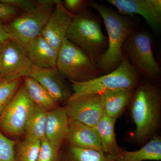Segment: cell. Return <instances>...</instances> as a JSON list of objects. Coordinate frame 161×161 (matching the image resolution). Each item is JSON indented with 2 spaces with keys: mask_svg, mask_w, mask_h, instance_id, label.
Wrapping results in <instances>:
<instances>
[{
  "mask_svg": "<svg viewBox=\"0 0 161 161\" xmlns=\"http://www.w3.org/2000/svg\"><path fill=\"white\" fill-rule=\"evenodd\" d=\"M89 6L97 10L102 18L108 32V48L97 64L100 74H108L119 65L124 57L123 46L132 34V26L127 18L112 8L90 1Z\"/></svg>",
  "mask_w": 161,
  "mask_h": 161,
  "instance_id": "cell-1",
  "label": "cell"
},
{
  "mask_svg": "<svg viewBox=\"0 0 161 161\" xmlns=\"http://www.w3.org/2000/svg\"><path fill=\"white\" fill-rule=\"evenodd\" d=\"M131 103V115L136 126L135 138L143 144L154 136L159 126L160 93L152 84L140 83Z\"/></svg>",
  "mask_w": 161,
  "mask_h": 161,
  "instance_id": "cell-2",
  "label": "cell"
},
{
  "mask_svg": "<svg viewBox=\"0 0 161 161\" xmlns=\"http://www.w3.org/2000/svg\"><path fill=\"white\" fill-rule=\"evenodd\" d=\"M66 38L82 49L96 66L108 48V38L98 19L87 9L75 15Z\"/></svg>",
  "mask_w": 161,
  "mask_h": 161,
  "instance_id": "cell-3",
  "label": "cell"
},
{
  "mask_svg": "<svg viewBox=\"0 0 161 161\" xmlns=\"http://www.w3.org/2000/svg\"><path fill=\"white\" fill-rule=\"evenodd\" d=\"M70 83L73 95L69 100L87 94H102L121 89H135L140 82L137 72L124 54L119 65L112 72L87 81Z\"/></svg>",
  "mask_w": 161,
  "mask_h": 161,
  "instance_id": "cell-4",
  "label": "cell"
},
{
  "mask_svg": "<svg viewBox=\"0 0 161 161\" xmlns=\"http://www.w3.org/2000/svg\"><path fill=\"white\" fill-rule=\"evenodd\" d=\"M57 0H39L36 7L22 13L6 23L11 40L24 47L41 34L50 17Z\"/></svg>",
  "mask_w": 161,
  "mask_h": 161,
  "instance_id": "cell-5",
  "label": "cell"
},
{
  "mask_svg": "<svg viewBox=\"0 0 161 161\" xmlns=\"http://www.w3.org/2000/svg\"><path fill=\"white\" fill-rule=\"evenodd\" d=\"M56 69L69 82H84L101 75L88 55L66 37L58 52Z\"/></svg>",
  "mask_w": 161,
  "mask_h": 161,
  "instance_id": "cell-6",
  "label": "cell"
},
{
  "mask_svg": "<svg viewBox=\"0 0 161 161\" xmlns=\"http://www.w3.org/2000/svg\"><path fill=\"white\" fill-rule=\"evenodd\" d=\"M127 58L137 72L149 78H155L161 68L153 55L151 38L144 32L132 33L124 43Z\"/></svg>",
  "mask_w": 161,
  "mask_h": 161,
  "instance_id": "cell-7",
  "label": "cell"
},
{
  "mask_svg": "<svg viewBox=\"0 0 161 161\" xmlns=\"http://www.w3.org/2000/svg\"><path fill=\"white\" fill-rule=\"evenodd\" d=\"M34 105L22 81L14 97L0 116V130L11 135L24 134Z\"/></svg>",
  "mask_w": 161,
  "mask_h": 161,
  "instance_id": "cell-8",
  "label": "cell"
},
{
  "mask_svg": "<svg viewBox=\"0 0 161 161\" xmlns=\"http://www.w3.org/2000/svg\"><path fill=\"white\" fill-rule=\"evenodd\" d=\"M33 66L24 47L11 39L5 43L0 55V75L3 81L29 77Z\"/></svg>",
  "mask_w": 161,
  "mask_h": 161,
  "instance_id": "cell-9",
  "label": "cell"
},
{
  "mask_svg": "<svg viewBox=\"0 0 161 161\" xmlns=\"http://www.w3.org/2000/svg\"><path fill=\"white\" fill-rule=\"evenodd\" d=\"M63 108L70 119L93 128L104 115L101 94L81 95L68 101Z\"/></svg>",
  "mask_w": 161,
  "mask_h": 161,
  "instance_id": "cell-10",
  "label": "cell"
},
{
  "mask_svg": "<svg viewBox=\"0 0 161 161\" xmlns=\"http://www.w3.org/2000/svg\"><path fill=\"white\" fill-rule=\"evenodd\" d=\"M29 77L37 81L58 104L66 103L73 95V91L66 79L56 68H42L33 66Z\"/></svg>",
  "mask_w": 161,
  "mask_h": 161,
  "instance_id": "cell-11",
  "label": "cell"
},
{
  "mask_svg": "<svg viewBox=\"0 0 161 161\" xmlns=\"http://www.w3.org/2000/svg\"><path fill=\"white\" fill-rule=\"evenodd\" d=\"M74 16L64 8L62 1L57 0L53 13L41 35L58 52Z\"/></svg>",
  "mask_w": 161,
  "mask_h": 161,
  "instance_id": "cell-12",
  "label": "cell"
},
{
  "mask_svg": "<svg viewBox=\"0 0 161 161\" xmlns=\"http://www.w3.org/2000/svg\"><path fill=\"white\" fill-rule=\"evenodd\" d=\"M107 2L124 14L142 16L153 29L158 30L160 28L161 14L156 11L151 0H108Z\"/></svg>",
  "mask_w": 161,
  "mask_h": 161,
  "instance_id": "cell-13",
  "label": "cell"
},
{
  "mask_svg": "<svg viewBox=\"0 0 161 161\" xmlns=\"http://www.w3.org/2000/svg\"><path fill=\"white\" fill-rule=\"evenodd\" d=\"M69 119L63 107L58 106L47 112L45 137L59 150L66 139Z\"/></svg>",
  "mask_w": 161,
  "mask_h": 161,
  "instance_id": "cell-14",
  "label": "cell"
},
{
  "mask_svg": "<svg viewBox=\"0 0 161 161\" xmlns=\"http://www.w3.org/2000/svg\"><path fill=\"white\" fill-rule=\"evenodd\" d=\"M66 140L72 147L103 151L100 140L94 127L70 119Z\"/></svg>",
  "mask_w": 161,
  "mask_h": 161,
  "instance_id": "cell-15",
  "label": "cell"
},
{
  "mask_svg": "<svg viewBox=\"0 0 161 161\" xmlns=\"http://www.w3.org/2000/svg\"><path fill=\"white\" fill-rule=\"evenodd\" d=\"M33 66L42 68H56L58 51L52 46L42 35L37 37L26 48Z\"/></svg>",
  "mask_w": 161,
  "mask_h": 161,
  "instance_id": "cell-16",
  "label": "cell"
},
{
  "mask_svg": "<svg viewBox=\"0 0 161 161\" xmlns=\"http://www.w3.org/2000/svg\"><path fill=\"white\" fill-rule=\"evenodd\" d=\"M135 90H115L101 94L104 115L116 120L131 103Z\"/></svg>",
  "mask_w": 161,
  "mask_h": 161,
  "instance_id": "cell-17",
  "label": "cell"
},
{
  "mask_svg": "<svg viewBox=\"0 0 161 161\" xmlns=\"http://www.w3.org/2000/svg\"><path fill=\"white\" fill-rule=\"evenodd\" d=\"M116 121L104 115L94 128L100 140L102 151L118 158L123 149L119 146L115 137Z\"/></svg>",
  "mask_w": 161,
  "mask_h": 161,
  "instance_id": "cell-18",
  "label": "cell"
},
{
  "mask_svg": "<svg viewBox=\"0 0 161 161\" xmlns=\"http://www.w3.org/2000/svg\"><path fill=\"white\" fill-rule=\"evenodd\" d=\"M161 160V139L154 135L140 149L134 151L123 150L117 161H159Z\"/></svg>",
  "mask_w": 161,
  "mask_h": 161,
  "instance_id": "cell-19",
  "label": "cell"
},
{
  "mask_svg": "<svg viewBox=\"0 0 161 161\" xmlns=\"http://www.w3.org/2000/svg\"><path fill=\"white\" fill-rule=\"evenodd\" d=\"M23 82L35 105L48 112L58 106L46 90L37 81L30 77L23 78Z\"/></svg>",
  "mask_w": 161,
  "mask_h": 161,
  "instance_id": "cell-20",
  "label": "cell"
},
{
  "mask_svg": "<svg viewBox=\"0 0 161 161\" xmlns=\"http://www.w3.org/2000/svg\"><path fill=\"white\" fill-rule=\"evenodd\" d=\"M59 161H117V158L103 151L70 146L60 154Z\"/></svg>",
  "mask_w": 161,
  "mask_h": 161,
  "instance_id": "cell-21",
  "label": "cell"
},
{
  "mask_svg": "<svg viewBox=\"0 0 161 161\" xmlns=\"http://www.w3.org/2000/svg\"><path fill=\"white\" fill-rule=\"evenodd\" d=\"M47 112L34 105L26 124L25 138L41 141L46 138Z\"/></svg>",
  "mask_w": 161,
  "mask_h": 161,
  "instance_id": "cell-22",
  "label": "cell"
},
{
  "mask_svg": "<svg viewBox=\"0 0 161 161\" xmlns=\"http://www.w3.org/2000/svg\"><path fill=\"white\" fill-rule=\"evenodd\" d=\"M41 141L24 139L15 147V161H36Z\"/></svg>",
  "mask_w": 161,
  "mask_h": 161,
  "instance_id": "cell-23",
  "label": "cell"
},
{
  "mask_svg": "<svg viewBox=\"0 0 161 161\" xmlns=\"http://www.w3.org/2000/svg\"><path fill=\"white\" fill-rule=\"evenodd\" d=\"M23 81V79L0 83V116L8 106Z\"/></svg>",
  "mask_w": 161,
  "mask_h": 161,
  "instance_id": "cell-24",
  "label": "cell"
},
{
  "mask_svg": "<svg viewBox=\"0 0 161 161\" xmlns=\"http://www.w3.org/2000/svg\"><path fill=\"white\" fill-rule=\"evenodd\" d=\"M60 150L53 147L46 138L41 141L36 161H59Z\"/></svg>",
  "mask_w": 161,
  "mask_h": 161,
  "instance_id": "cell-25",
  "label": "cell"
},
{
  "mask_svg": "<svg viewBox=\"0 0 161 161\" xmlns=\"http://www.w3.org/2000/svg\"><path fill=\"white\" fill-rule=\"evenodd\" d=\"M17 142L6 137L0 130V161H15L14 149Z\"/></svg>",
  "mask_w": 161,
  "mask_h": 161,
  "instance_id": "cell-26",
  "label": "cell"
},
{
  "mask_svg": "<svg viewBox=\"0 0 161 161\" xmlns=\"http://www.w3.org/2000/svg\"><path fill=\"white\" fill-rule=\"evenodd\" d=\"M23 12L16 7L0 1V22L6 23Z\"/></svg>",
  "mask_w": 161,
  "mask_h": 161,
  "instance_id": "cell-27",
  "label": "cell"
},
{
  "mask_svg": "<svg viewBox=\"0 0 161 161\" xmlns=\"http://www.w3.org/2000/svg\"><path fill=\"white\" fill-rule=\"evenodd\" d=\"M90 1L85 0H64L63 5L71 14L76 15L89 6Z\"/></svg>",
  "mask_w": 161,
  "mask_h": 161,
  "instance_id": "cell-28",
  "label": "cell"
},
{
  "mask_svg": "<svg viewBox=\"0 0 161 161\" xmlns=\"http://www.w3.org/2000/svg\"><path fill=\"white\" fill-rule=\"evenodd\" d=\"M2 3L9 4L26 12L32 10L36 7L38 1L35 0H0Z\"/></svg>",
  "mask_w": 161,
  "mask_h": 161,
  "instance_id": "cell-29",
  "label": "cell"
},
{
  "mask_svg": "<svg viewBox=\"0 0 161 161\" xmlns=\"http://www.w3.org/2000/svg\"><path fill=\"white\" fill-rule=\"evenodd\" d=\"M11 39L6 23L0 22V43L5 44Z\"/></svg>",
  "mask_w": 161,
  "mask_h": 161,
  "instance_id": "cell-30",
  "label": "cell"
},
{
  "mask_svg": "<svg viewBox=\"0 0 161 161\" xmlns=\"http://www.w3.org/2000/svg\"><path fill=\"white\" fill-rule=\"evenodd\" d=\"M151 2L156 11L161 14V0H151Z\"/></svg>",
  "mask_w": 161,
  "mask_h": 161,
  "instance_id": "cell-31",
  "label": "cell"
},
{
  "mask_svg": "<svg viewBox=\"0 0 161 161\" xmlns=\"http://www.w3.org/2000/svg\"><path fill=\"white\" fill-rule=\"evenodd\" d=\"M4 44H1V43H0V55H1V53H2V51H3Z\"/></svg>",
  "mask_w": 161,
  "mask_h": 161,
  "instance_id": "cell-32",
  "label": "cell"
},
{
  "mask_svg": "<svg viewBox=\"0 0 161 161\" xmlns=\"http://www.w3.org/2000/svg\"><path fill=\"white\" fill-rule=\"evenodd\" d=\"M2 82H3V80H2V78H1V75H0V83Z\"/></svg>",
  "mask_w": 161,
  "mask_h": 161,
  "instance_id": "cell-33",
  "label": "cell"
}]
</instances>
